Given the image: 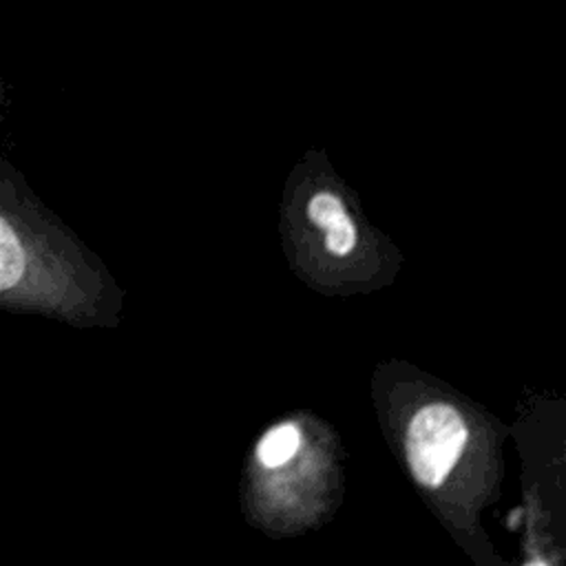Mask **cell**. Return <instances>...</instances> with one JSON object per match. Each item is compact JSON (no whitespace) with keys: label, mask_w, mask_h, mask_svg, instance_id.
<instances>
[{"label":"cell","mask_w":566,"mask_h":566,"mask_svg":"<svg viewBox=\"0 0 566 566\" xmlns=\"http://www.w3.org/2000/svg\"><path fill=\"white\" fill-rule=\"evenodd\" d=\"M307 214L310 219L321 226V228H327L329 223H334L338 217L345 214V208L340 203L338 197L329 195V192H318L310 199L307 203Z\"/></svg>","instance_id":"5b68a950"},{"label":"cell","mask_w":566,"mask_h":566,"mask_svg":"<svg viewBox=\"0 0 566 566\" xmlns=\"http://www.w3.org/2000/svg\"><path fill=\"white\" fill-rule=\"evenodd\" d=\"M24 272V250L13 228L0 217V290L20 281Z\"/></svg>","instance_id":"3957f363"},{"label":"cell","mask_w":566,"mask_h":566,"mask_svg":"<svg viewBox=\"0 0 566 566\" xmlns=\"http://www.w3.org/2000/svg\"><path fill=\"white\" fill-rule=\"evenodd\" d=\"M301 447V431L294 424L272 427L256 444V458L263 467L276 469L294 458Z\"/></svg>","instance_id":"7a4b0ae2"},{"label":"cell","mask_w":566,"mask_h":566,"mask_svg":"<svg viewBox=\"0 0 566 566\" xmlns=\"http://www.w3.org/2000/svg\"><path fill=\"white\" fill-rule=\"evenodd\" d=\"M467 442L460 413L442 402L422 407L409 422L407 460L422 486H438L453 469Z\"/></svg>","instance_id":"6da1fadb"},{"label":"cell","mask_w":566,"mask_h":566,"mask_svg":"<svg viewBox=\"0 0 566 566\" xmlns=\"http://www.w3.org/2000/svg\"><path fill=\"white\" fill-rule=\"evenodd\" d=\"M354 243H356V228L347 217V212L325 228V248L332 254L343 256L354 248Z\"/></svg>","instance_id":"277c9868"}]
</instances>
